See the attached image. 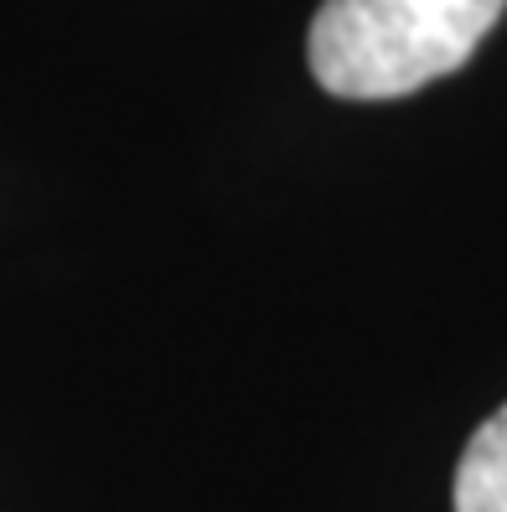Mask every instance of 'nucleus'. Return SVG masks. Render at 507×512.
<instances>
[{
  "instance_id": "1",
  "label": "nucleus",
  "mask_w": 507,
  "mask_h": 512,
  "mask_svg": "<svg viewBox=\"0 0 507 512\" xmlns=\"http://www.w3.org/2000/svg\"><path fill=\"white\" fill-rule=\"evenodd\" d=\"M502 11L507 0H321L306 63L337 99H404L466 68Z\"/></svg>"
},
{
  "instance_id": "2",
  "label": "nucleus",
  "mask_w": 507,
  "mask_h": 512,
  "mask_svg": "<svg viewBox=\"0 0 507 512\" xmlns=\"http://www.w3.org/2000/svg\"><path fill=\"white\" fill-rule=\"evenodd\" d=\"M456 512H507V404L482 419L456 466Z\"/></svg>"
}]
</instances>
